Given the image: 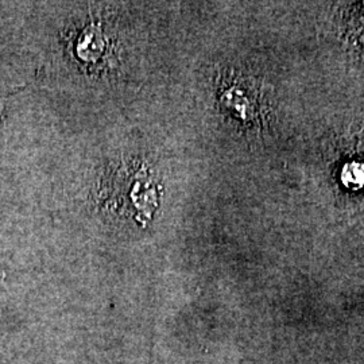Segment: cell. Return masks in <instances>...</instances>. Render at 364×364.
Returning a JSON list of instances; mask_svg holds the SVG:
<instances>
[{
  "mask_svg": "<svg viewBox=\"0 0 364 364\" xmlns=\"http://www.w3.org/2000/svg\"><path fill=\"white\" fill-rule=\"evenodd\" d=\"M223 105L232 112V115L243 122H247L252 117L254 105L247 95V91L240 87H231L223 93Z\"/></svg>",
  "mask_w": 364,
  "mask_h": 364,
  "instance_id": "obj_2",
  "label": "cell"
},
{
  "mask_svg": "<svg viewBox=\"0 0 364 364\" xmlns=\"http://www.w3.org/2000/svg\"><path fill=\"white\" fill-rule=\"evenodd\" d=\"M341 182L346 188L352 191H359L364 188V162L353 161L343 166Z\"/></svg>",
  "mask_w": 364,
  "mask_h": 364,
  "instance_id": "obj_3",
  "label": "cell"
},
{
  "mask_svg": "<svg viewBox=\"0 0 364 364\" xmlns=\"http://www.w3.org/2000/svg\"><path fill=\"white\" fill-rule=\"evenodd\" d=\"M362 16H363V23H364V7H363V10H362Z\"/></svg>",
  "mask_w": 364,
  "mask_h": 364,
  "instance_id": "obj_4",
  "label": "cell"
},
{
  "mask_svg": "<svg viewBox=\"0 0 364 364\" xmlns=\"http://www.w3.org/2000/svg\"><path fill=\"white\" fill-rule=\"evenodd\" d=\"M107 49V39L100 25L91 23L80 34L76 42V53L82 61L93 63L102 58Z\"/></svg>",
  "mask_w": 364,
  "mask_h": 364,
  "instance_id": "obj_1",
  "label": "cell"
}]
</instances>
